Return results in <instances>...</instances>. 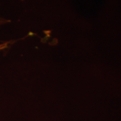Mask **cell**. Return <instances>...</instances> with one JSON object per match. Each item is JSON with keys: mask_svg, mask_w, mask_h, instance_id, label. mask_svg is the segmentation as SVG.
I'll list each match as a JSON object with an SVG mask.
<instances>
[{"mask_svg": "<svg viewBox=\"0 0 121 121\" xmlns=\"http://www.w3.org/2000/svg\"><path fill=\"white\" fill-rule=\"evenodd\" d=\"M3 23V22L0 20V24H1ZM9 43L8 42H5V43H0V52L4 51L5 49H6L8 47Z\"/></svg>", "mask_w": 121, "mask_h": 121, "instance_id": "obj_1", "label": "cell"}]
</instances>
